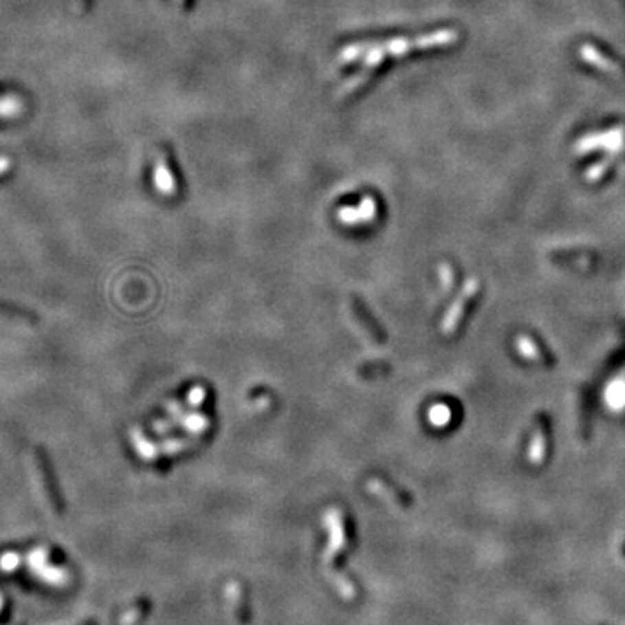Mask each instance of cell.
<instances>
[{"mask_svg": "<svg viewBox=\"0 0 625 625\" xmlns=\"http://www.w3.org/2000/svg\"><path fill=\"white\" fill-rule=\"evenodd\" d=\"M474 289H476V283H472V282H469L468 285H465V289L462 290L461 297L455 300L454 306L450 307V311L446 313L445 320H443V332H446V333L454 332V329L457 327L459 320H461V316H462V311H464V303L472 296V294H474Z\"/></svg>", "mask_w": 625, "mask_h": 625, "instance_id": "5b68a950", "label": "cell"}, {"mask_svg": "<svg viewBox=\"0 0 625 625\" xmlns=\"http://www.w3.org/2000/svg\"><path fill=\"white\" fill-rule=\"evenodd\" d=\"M377 214V204L372 198H365L358 207H344L340 208L339 219L344 224H360L372 221Z\"/></svg>", "mask_w": 625, "mask_h": 625, "instance_id": "277c9868", "label": "cell"}, {"mask_svg": "<svg viewBox=\"0 0 625 625\" xmlns=\"http://www.w3.org/2000/svg\"><path fill=\"white\" fill-rule=\"evenodd\" d=\"M455 39H457V33L454 30H439V32L419 39H395V41H388L382 45L353 44L347 45L340 52V59L342 61H355V59L362 58V54H365V68L369 69L379 65L386 56H402L405 52L412 51V49L438 47V45L452 44Z\"/></svg>", "mask_w": 625, "mask_h": 625, "instance_id": "6da1fadb", "label": "cell"}, {"mask_svg": "<svg viewBox=\"0 0 625 625\" xmlns=\"http://www.w3.org/2000/svg\"><path fill=\"white\" fill-rule=\"evenodd\" d=\"M201 435H193L184 436V438H174V439H167V441L162 443H153L150 439L144 438V435L138 429L132 431V441H134L135 450H138V454L144 459V461H151V459H157L160 455H172V454H179L183 450L191 448L193 445H197L198 439H200Z\"/></svg>", "mask_w": 625, "mask_h": 625, "instance_id": "7a4b0ae2", "label": "cell"}, {"mask_svg": "<svg viewBox=\"0 0 625 625\" xmlns=\"http://www.w3.org/2000/svg\"><path fill=\"white\" fill-rule=\"evenodd\" d=\"M179 2H183V0H179Z\"/></svg>", "mask_w": 625, "mask_h": 625, "instance_id": "9c48e42d", "label": "cell"}, {"mask_svg": "<svg viewBox=\"0 0 625 625\" xmlns=\"http://www.w3.org/2000/svg\"><path fill=\"white\" fill-rule=\"evenodd\" d=\"M155 186L165 195H172L176 191V181H174V176H172L171 168L168 165L165 164V160H158L157 168H155Z\"/></svg>", "mask_w": 625, "mask_h": 625, "instance_id": "8992f818", "label": "cell"}, {"mask_svg": "<svg viewBox=\"0 0 625 625\" xmlns=\"http://www.w3.org/2000/svg\"><path fill=\"white\" fill-rule=\"evenodd\" d=\"M349 309H351L353 318L360 323V327L365 330L366 336H369L370 339H373L375 342H382V340L386 339L384 330L380 329L379 323H377L375 318L370 315V311L366 309L365 303H363L360 297L353 296L351 299H349Z\"/></svg>", "mask_w": 625, "mask_h": 625, "instance_id": "3957f363", "label": "cell"}, {"mask_svg": "<svg viewBox=\"0 0 625 625\" xmlns=\"http://www.w3.org/2000/svg\"><path fill=\"white\" fill-rule=\"evenodd\" d=\"M204 399H205V389L201 388V386H197V388L191 389L190 395H188V405L200 406Z\"/></svg>", "mask_w": 625, "mask_h": 625, "instance_id": "52a82bcc", "label": "cell"}, {"mask_svg": "<svg viewBox=\"0 0 625 625\" xmlns=\"http://www.w3.org/2000/svg\"><path fill=\"white\" fill-rule=\"evenodd\" d=\"M6 603H8V600H6L4 596H0V617H2V613L6 611Z\"/></svg>", "mask_w": 625, "mask_h": 625, "instance_id": "ba28073f", "label": "cell"}]
</instances>
